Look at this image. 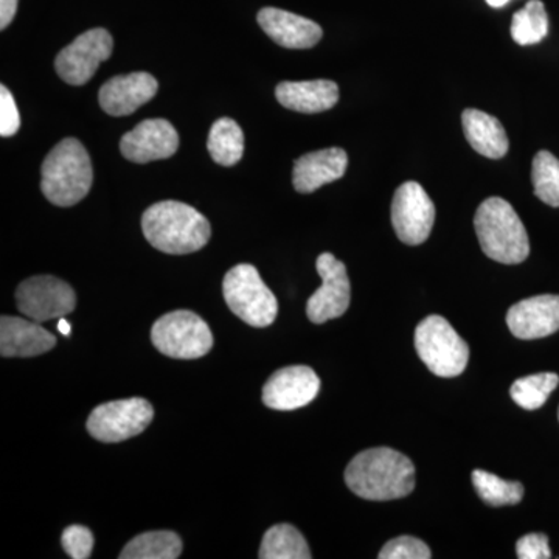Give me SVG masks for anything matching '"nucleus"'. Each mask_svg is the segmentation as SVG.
Returning <instances> with one entry per match:
<instances>
[{"label": "nucleus", "mask_w": 559, "mask_h": 559, "mask_svg": "<svg viewBox=\"0 0 559 559\" xmlns=\"http://www.w3.org/2000/svg\"><path fill=\"white\" fill-rule=\"evenodd\" d=\"M348 488L367 500L406 498L415 488V466L409 457L390 448L360 452L345 471Z\"/></svg>", "instance_id": "obj_1"}, {"label": "nucleus", "mask_w": 559, "mask_h": 559, "mask_svg": "<svg viewBox=\"0 0 559 559\" xmlns=\"http://www.w3.org/2000/svg\"><path fill=\"white\" fill-rule=\"evenodd\" d=\"M142 230L154 249L170 255H187L207 245L212 229L209 219L191 205L162 201L142 216Z\"/></svg>", "instance_id": "obj_2"}, {"label": "nucleus", "mask_w": 559, "mask_h": 559, "mask_svg": "<svg viewBox=\"0 0 559 559\" xmlns=\"http://www.w3.org/2000/svg\"><path fill=\"white\" fill-rule=\"evenodd\" d=\"M40 190L53 205L72 207L87 197L94 182L90 153L80 140H61L40 168Z\"/></svg>", "instance_id": "obj_3"}, {"label": "nucleus", "mask_w": 559, "mask_h": 559, "mask_svg": "<svg viewBox=\"0 0 559 559\" xmlns=\"http://www.w3.org/2000/svg\"><path fill=\"white\" fill-rule=\"evenodd\" d=\"M480 248L488 259L502 264H520L530 255L527 230L513 205L502 198H488L474 216Z\"/></svg>", "instance_id": "obj_4"}, {"label": "nucleus", "mask_w": 559, "mask_h": 559, "mask_svg": "<svg viewBox=\"0 0 559 559\" xmlns=\"http://www.w3.org/2000/svg\"><path fill=\"white\" fill-rule=\"evenodd\" d=\"M415 348L419 359L436 377L455 378L468 366V344L441 316H429L418 323Z\"/></svg>", "instance_id": "obj_5"}, {"label": "nucleus", "mask_w": 559, "mask_h": 559, "mask_svg": "<svg viewBox=\"0 0 559 559\" xmlns=\"http://www.w3.org/2000/svg\"><path fill=\"white\" fill-rule=\"evenodd\" d=\"M223 294L230 311L250 326L264 329L277 318L278 301L252 264L231 267L223 280Z\"/></svg>", "instance_id": "obj_6"}, {"label": "nucleus", "mask_w": 559, "mask_h": 559, "mask_svg": "<svg viewBox=\"0 0 559 559\" xmlns=\"http://www.w3.org/2000/svg\"><path fill=\"white\" fill-rule=\"evenodd\" d=\"M151 341L162 355L175 359H198L213 347V334L207 323L187 310L162 316L151 330Z\"/></svg>", "instance_id": "obj_7"}, {"label": "nucleus", "mask_w": 559, "mask_h": 559, "mask_svg": "<svg viewBox=\"0 0 559 559\" xmlns=\"http://www.w3.org/2000/svg\"><path fill=\"white\" fill-rule=\"evenodd\" d=\"M153 418V406L146 400L109 401L92 411L87 418V430L103 443H119L142 433Z\"/></svg>", "instance_id": "obj_8"}, {"label": "nucleus", "mask_w": 559, "mask_h": 559, "mask_svg": "<svg viewBox=\"0 0 559 559\" xmlns=\"http://www.w3.org/2000/svg\"><path fill=\"white\" fill-rule=\"evenodd\" d=\"M16 307L25 318L35 322L62 319L75 310V290L51 275H36L22 282L16 290Z\"/></svg>", "instance_id": "obj_9"}, {"label": "nucleus", "mask_w": 559, "mask_h": 559, "mask_svg": "<svg viewBox=\"0 0 559 559\" xmlns=\"http://www.w3.org/2000/svg\"><path fill=\"white\" fill-rule=\"evenodd\" d=\"M112 47V36L108 31L92 28L58 53L55 70L70 86H83L95 75L98 66L109 60Z\"/></svg>", "instance_id": "obj_10"}, {"label": "nucleus", "mask_w": 559, "mask_h": 559, "mask_svg": "<svg viewBox=\"0 0 559 559\" xmlns=\"http://www.w3.org/2000/svg\"><path fill=\"white\" fill-rule=\"evenodd\" d=\"M436 223V205L418 182L409 180L395 191L392 224L404 245L418 246L428 240Z\"/></svg>", "instance_id": "obj_11"}, {"label": "nucleus", "mask_w": 559, "mask_h": 559, "mask_svg": "<svg viewBox=\"0 0 559 559\" xmlns=\"http://www.w3.org/2000/svg\"><path fill=\"white\" fill-rule=\"evenodd\" d=\"M316 270L322 277V286L308 300L307 314L312 323L320 325L345 314L352 300V286L347 267L333 253H322L316 261Z\"/></svg>", "instance_id": "obj_12"}, {"label": "nucleus", "mask_w": 559, "mask_h": 559, "mask_svg": "<svg viewBox=\"0 0 559 559\" xmlns=\"http://www.w3.org/2000/svg\"><path fill=\"white\" fill-rule=\"evenodd\" d=\"M318 373L307 366L275 371L263 388V403L275 411H294L310 404L319 395Z\"/></svg>", "instance_id": "obj_13"}, {"label": "nucleus", "mask_w": 559, "mask_h": 559, "mask_svg": "<svg viewBox=\"0 0 559 559\" xmlns=\"http://www.w3.org/2000/svg\"><path fill=\"white\" fill-rule=\"evenodd\" d=\"M178 148V131L165 119L143 120L120 142L121 154L134 164L168 159Z\"/></svg>", "instance_id": "obj_14"}, {"label": "nucleus", "mask_w": 559, "mask_h": 559, "mask_svg": "<svg viewBox=\"0 0 559 559\" xmlns=\"http://www.w3.org/2000/svg\"><path fill=\"white\" fill-rule=\"evenodd\" d=\"M159 83L151 73L134 72L114 76L98 92L102 109L112 117L131 116L156 97Z\"/></svg>", "instance_id": "obj_15"}, {"label": "nucleus", "mask_w": 559, "mask_h": 559, "mask_svg": "<svg viewBox=\"0 0 559 559\" xmlns=\"http://www.w3.org/2000/svg\"><path fill=\"white\" fill-rule=\"evenodd\" d=\"M513 336L522 341L540 340L559 330V296L544 294L513 305L507 314Z\"/></svg>", "instance_id": "obj_16"}, {"label": "nucleus", "mask_w": 559, "mask_h": 559, "mask_svg": "<svg viewBox=\"0 0 559 559\" xmlns=\"http://www.w3.org/2000/svg\"><path fill=\"white\" fill-rule=\"evenodd\" d=\"M257 21L263 32L285 49H311L323 35L322 27L314 21L272 7L260 10Z\"/></svg>", "instance_id": "obj_17"}, {"label": "nucleus", "mask_w": 559, "mask_h": 559, "mask_svg": "<svg viewBox=\"0 0 559 559\" xmlns=\"http://www.w3.org/2000/svg\"><path fill=\"white\" fill-rule=\"evenodd\" d=\"M57 345V337L35 320L2 316L0 319V353L3 358H33Z\"/></svg>", "instance_id": "obj_18"}, {"label": "nucleus", "mask_w": 559, "mask_h": 559, "mask_svg": "<svg viewBox=\"0 0 559 559\" xmlns=\"http://www.w3.org/2000/svg\"><path fill=\"white\" fill-rule=\"evenodd\" d=\"M347 167L348 156L342 148L312 151L294 162V189L304 194L312 193L326 183L340 180Z\"/></svg>", "instance_id": "obj_19"}, {"label": "nucleus", "mask_w": 559, "mask_h": 559, "mask_svg": "<svg viewBox=\"0 0 559 559\" xmlns=\"http://www.w3.org/2000/svg\"><path fill=\"white\" fill-rule=\"evenodd\" d=\"M283 108L301 114L325 112L340 102V86L330 80L283 81L275 90Z\"/></svg>", "instance_id": "obj_20"}, {"label": "nucleus", "mask_w": 559, "mask_h": 559, "mask_svg": "<svg viewBox=\"0 0 559 559\" xmlns=\"http://www.w3.org/2000/svg\"><path fill=\"white\" fill-rule=\"evenodd\" d=\"M462 123L469 145L481 156L500 159L509 153L506 128L496 117L479 109H466L463 110Z\"/></svg>", "instance_id": "obj_21"}, {"label": "nucleus", "mask_w": 559, "mask_h": 559, "mask_svg": "<svg viewBox=\"0 0 559 559\" xmlns=\"http://www.w3.org/2000/svg\"><path fill=\"white\" fill-rule=\"evenodd\" d=\"M207 148L212 159L223 167H234L245 154V134L240 124L229 117L216 120L210 128Z\"/></svg>", "instance_id": "obj_22"}, {"label": "nucleus", "mask_w": 559, "mask_h": 559, "mask_svg": "<svg viewBox=\"0 0 559 559\" xmlns=\"http://www.w3.org/2000/svg\"><path fill=\"white\" fill-rule=\"evenodd\" d=\"M261 559H310L311 551L304 535L289 524H278L264 533Z\"/></svg>", "instance_id": "obj_23"}, {"label": "nucleus", "mask_w": 559, "mask_h": 559, "mask_svg": "<svg viewBox=\"0 0 559 559\" xmlns=\"http://www.w3.org/2000/svg\"><path fill=\"white\" fill-rule=\"evenodd\" d=\"M182 554V540L175 532H148L135 536L120 554V559H176Z\"/></svg>", "instance_id": "obj_24"}, {"label": "nucleus", "mask_w": 559, "mask_h": 559, "mask_svg": "<svg viewBox=\"0 0 559 559\" xmlns=\"http://www.w3.org/2000/svg\"><path fill=\"white\" fill-rule=\"evenodd\" d=\"M549 33V16L540 0H530L524 9L514 13L511 36L520 46H532L546 38Z\"/></svg>", "instance_id": "obj_25"}, {"label": "nucleus", "mask_w": 559, "mask_h": 559, "mask_svg": "<svg viewBox=\"0 0 559 559\" xmlns=\"http://www.w3.org/2000/svg\"><path fill=\"white\" fill-rule=\"evenodd\" d=\"M473 484L477 495L491 507L516 506L524 498V487L520 481L500 479L487 471H473Z\"/></svg>", "instance_id": "obj_26"}, {"label": "nucleus", "mask_w": 559, "mask_h": 559, "mask_svg": "<svg viewBox=\"0 0 559 559\" xmlns=\"http://www.w3.org/2000/svg\"><path fill=\"white\" fill-rule=\"evenodd\" d=\"M558 384L557 373L532 374L514 382L511 385L510 395L522 409L536 411L546 404Z\"/></svg>", "instance_id": "obj_27"}, {"label": "nucleus", "mask_w": 559, "mask_h": 559, "mask_svg": "<svg viewBox=\"0 0 559 559\" xmlns=\"http://www.w3.org/2000/svg\"><path fill=\"white\" fill-rule=\"evenodd\" d=\"M532 182L540 201L559 207V159L549 151H539L533 159Z\"/></svg>", "instance_id": "obj_28"}, {"label": "nucleus", "mask_w": 559, "mask_h": 559, "mask_svg": "<svg viewBox=\"0 0 559 559\" xmlns=\"http://www.w3.org/2000/svg\"><path fill=\"white\" fill-rule=\"evenodd\" d=\"M378 557L380 559H429L432 558V554L421 539L400 536V538L389 540Z\"/></svg>", "instance_id": "obj_29"}, {"label": "nucleus", "mask_w": 559, "mask_h": 559, "mask_svg": "<svg viewBox=\"0 0 559 559\" xmlns=\"http://www.w3.org/2000/svg\"><path fill=\"white\" fill-rule=\"evenodd\" d=\"M61 544L70 558L87 559L94 550V535L83 525H70L62 532Z\"/></svg>", "instance_id": "obj_30"}, {"label": "nucleus", "mask_w": 559, "mask_h": 559, "mask_svg": "<svg viewBox=\"0 0 559 559\" xmlns=\"http://www.w3.org/2000/svg\"><path fill=\"white\" fill-rule=\"evenodd\" d=\"M21 128V116L13 95L5 86H0V135L11 138Z\"/></svg>", "instance_id": "obj_31"}, {"label": "nucleus", "mask_w": 559, "mask_h": 559, "mask_svg": "<svg viewBox=\"0 0 559 559\" xmlns=\"http://www.w3.org/2000/svg\"><path fill=\"white\" fill-rule=\"evenodd\" d=\"M516 554L521 559H549L551 558L549 539L543 533H530L518 540Z\"/></svg>", "instance_id": "obj_32"}, {"label": "nucleus", "mask_w": 559, "mask_h": 559, "mask_svg": "<svg viewBox=\"0 0 559 559\" xmlns=\"http://www.w3.org/2000/svg\"><path fill=\"white\" fill-rule=\"evenodd\" d=\"M20 0H0V31H5L16 16Z\"/></svg>", "instance_id": "obj_33"}, {"label": "nucleus", "mask_w": 559, "mask_h": 559, "mask_svg": "<svg viewBox=\"0 0 559 559\" xmlns=\"http://www.w3.org/2000/svg\"><path fill=\"white\" fill-rule=\"evenodd\" d=\"M511 0H487L489 7L492 9H502V7L509 5Z\"/></svg>", "instance_id": "obj_34"}, {"label": "nucleus", "mask_w": 559, "mask_h": 559, "mask_svg": "<svg viewBox=\"0 0 559 559\" xmlns=\"http://www.w3.org/2000/svg\"><path fill=\"white\" fill-rule=\"evenodd\" d=\"M58 330L61 331L64 336H69L70 334V323L64 318L60 319V323H58Z\"/></svg>", "instance_id": "obj_35"}, {"label": "nucleus", "mask_w": 559, "mask_h": 559, "mask_svg": "<svg viewBox=\"0 0 559 559\" xmlns=\"http://www.w3.org/2000/svg\"><path fill=\"white\" fill-rule=\"evenodd\" d=\"M558 418H559V411H558Z\"/></svg>", "instance_id": "obj_36"}]
</instances>
